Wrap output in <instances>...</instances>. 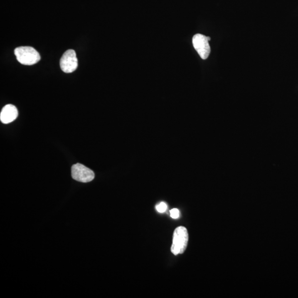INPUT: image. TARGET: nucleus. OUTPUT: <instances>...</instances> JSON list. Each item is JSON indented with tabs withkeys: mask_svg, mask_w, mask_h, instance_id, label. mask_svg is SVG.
Masks as SVG:
<instances>
[{
	"mask_svg": "<svg viewBox=\"0 0 298 298\" xmlns=\"http://www.w3.org/2000/svg\"><path fill=\"white\" fill-rule=\"evenodd\" d=\"M189 236L188 230L184 226L177 228L174 232L171 252L175 255L184 253L188 245Z\"/></svg>",
	"mask_w": 298,
	"mask_h": 298,
	"instance_id": "nucleus-1",
	"label": "nucleus"
},
{
	"mask_svg": "<svg viewBox=\"0 0 298 298\" xmlns=\"http://www.w3.org/2000/svg\"><path fill=\"white\" fill-rule=\"evenodd\" d=\"M14 54L19 63L25 65L37 63L40 56L39 53L31 47H19L15 49Z\"/></svg>",
	"mask_w": 298,
	"mask_h": 298,
	"instance_id": "nucleus-2",
	"label": "nucleus"
},
{
	"mask_svg": "<svg viewBox=\"0 0 298 298\" xmlns=\"http://www.w3.org/2000/svg\"><path fill=\"white\" fill-rule=\"evenodd\" d=\"M60 68L65 73H73L77 69L78 60L74 50L70 49L65 52L60 59Z\"/></svg>",
	"mask_w": 298,
	"mask_h": 298,
	"instance_id": "nucleus-3",
	"label": "nucleus"
},
{
	"mask_svg": "<svg viewBox=\"0 0 298 298\" xmlns=\"http://www.w3.org/2000/svg\"><path fill=\"white\" fill-rule=\"evenodd\" d=\"M72 175L73 179L83 183H89L95 178L94 172L81 164H75L72 166Z\"/></svg>",
	"mask_w": 298,
	"mask_h": 298,
	"instance_id": "nucleus-4",
	"label": "nucleus"
},
{
	"mask_svg": "<svg viewBox=\"0 0 298 298\" xmlns=\"http://www.w3.org/2000/svg\"><path fill=\"white\" fill-rule=\"evenodd\" d=\"M193 43L195 49L202 59L205 60L208 58L210 47L207 37L204 35L197 34L193 37Z\"/></svg>",
	"mask_w": 298,
	"mask_h": 298,
	"instance_id": "nucleus-5",
	"label": "nucleus"
},
{
	"mask_svg": "<svg viewBox=\"0 0 298 298\" xmlns=\"http://www.w3.org/2000/svg\"><path fill=\"white\" fill-rule=\"evenodd\" d=\"M18 116V110L12 104H7L4 106L0 114V120L3 124H8L13 122Z\"/></svg>",
	"mask_w": 298,
	"mask_h": 298,
	"instance_id": "nucleus-6",
	"label": "nucleus"
},
{
	"mask_svg": "<svg viewBox=\"0 0 298 298\" xmlns=\"http://www.w3.org/2000/svg\"><path fill=\"white\" fill-rule=\"evenodd\" d=\"M156 209L159 213H164L167 209H168V205L164 203V202H161L159 204L156 206Z\"/></svg>",
	"mask_w": 298,
	"mask_h": 298,
	"instance_id": "nucleus-7",
	"label": "nucleus"
},
{
	"mask_svg": "<svg viewBox=\"0 0 298 298\" xmlns=\"http://www.w3.org/2000/svg\"><path fill=\"white\" fill-rule=\"evenodd\" d=\"M170 215L172 218L178 219L180 216V211L179 209L174 208L170 211Z\"/></svg>",
	"mask_w": 298,
	"mask_h": 298,
	"instance_id": "nucleus-8",
	"label": "nucleus"
},
{
	"mask_svg": "<svg viewBox=\"0 0 298 298\" xmlns=\"http://www.w3.org/2000/svg\"><path fill=\"white\" fill-rule=\"evenodd\" d=\"M207 39H208V40H209V41H210V40L211 39L209 37H207Z\"/></svg>",
	"mask_w": 298,
	"mask_h": 298,
	"instance_id": "nucleus-9",
	"label": "nucleus"
}]
</instances>
